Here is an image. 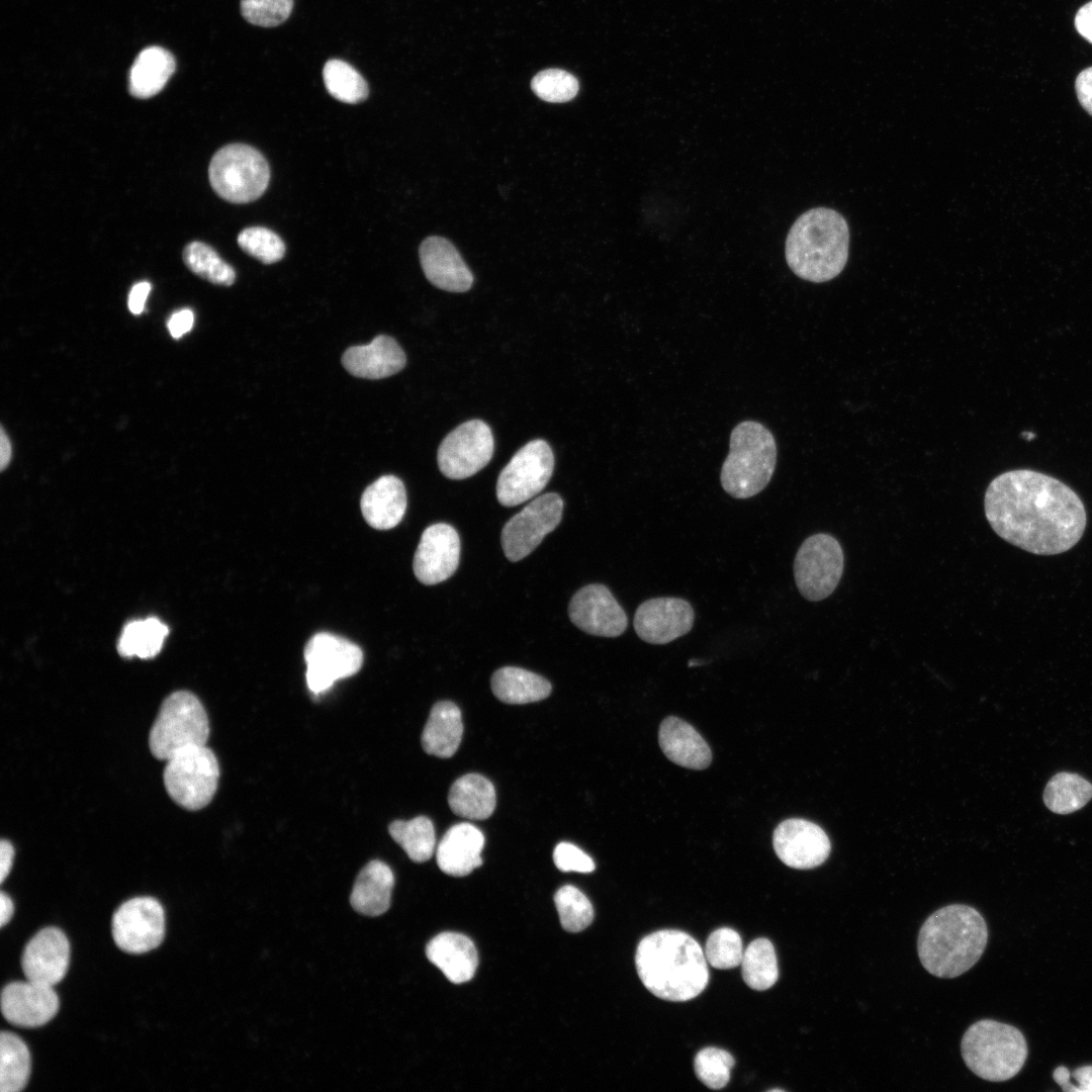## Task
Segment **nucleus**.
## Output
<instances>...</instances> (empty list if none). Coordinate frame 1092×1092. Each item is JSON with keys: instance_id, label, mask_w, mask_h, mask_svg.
<instances>
[{"instance_id": "1", "label": "nucleus", "mask_w": 1092, "mask_h": 1092, "mask_svg": "<svg viewBox=\"0 0 1092 1092\" xmlns=\"http://www.w3.org/2000/svg\"><path fill=\"white\" fill-rule=\"evenodd\" d=\"M984 508L998 536L1036 555L1070 550L1087 522L1083 502L1070 486L1030 469L996 476L986 489Z\"/></svg>"}, {"instance_id": "2", "label": "nucleus", "mask_w": 1092, "mask_h": 1092, "mask_svg": "<svg viewBox=\"0 0 1092 1092\" xmlns=\"http://www.w3.org/2000/svg\"><path fill=\"white\" fill-rule=\"evenodd\" d=\"M700 944L679 930H658L639 942L638 976L654 996L672 1002L694 999L708 985L709 972Z\"/></svg>"}, {"instance_id": "3", "label": "nucleus", "mask_w": 1092, "mask_h": 1092, "mask_svg": "<svg viewBox=\"0 0 1092 1092\" xmlns=\"http://www.w3.org/2000/svg\"><path fill=\"white\" fill-rule=\"evenodd\" d=\"M987 941L988 928L981 913L968 905L951 904L933 912L922 924L918 957L928 973L950 979L980 960Z\"/></svg>"}, {"instance_id": "4", "label": "nucleus", "mask_w": 1092, "mask_h": 1092, "mask_svg": "<svg viewBox=\"0 0 1092 1092\" xmlns=\"http://www.w3.org/2000/svg\"><path fill=\"white\" fill-rule=\"evenodd\" d=\"M849 231L836 210L812 208L801 214L786 240V260L801 279L821 283L841 273L848 258Z\"/></svg>"}, {"instance_id": "5", "label": "nucleus", "mask_w": 1092, "mask_h": 1092, "mask_svg": "<svg viewBox=\"0 0 1092 1092\" xmlns=\"http://www.w3.org/2000/svg\"><path fill=\"white\" fill-rule=\"evenodd\" d=\"M777 464V443L772 433L756 421H743L730 434L729 452L720 481L732 497L749 498L770 481Z\"/></svg>"}, {"instance_id": "6", "label": "nucleus", "mask_w": 1092, "mask_h": 1092, "mask_svg": "<svg viewBox=\"0 0 1092 1092\" xmlns=\"http://www.w3.org/2000/svg\"><path fill=\"white\" fill-rule=\"evenodd\" d=\"M961 1053L975 1075L987 1081L1002 1082L1020 1072L1028 1048L1024 1035L1015 1026L982 1019L964 1033Z\"/></svg>"}, {"instance_id": "7", "label": "nucleus", "mask_w": 1092, "mask_h": 1092, "mask_svg": "<svg viewBox=\"0 0 1092 1092\" xmlns=\"http://www.w3.org/2000/svg\"><path fill=\"white\" fill-rule=\"evenodd\" d=\"M209 721L200 700L188 691H177L161 704L149 734L152 754L168 760L179 750L206 745Z\"/></svg>"}, {"instance_id": "8", "label": "nucleus", "mask_w": 1092, "mask_h": 1092, "mask_svg": "<svg viewBox=\"0 0 1092 1092\" xmlns=\"http://www.w3.org/2000/svg\"><path fill=\"white\" fill-rule=\"evenodd\" d=\"M209 182L215 193L233 203L258 199L267 189L270 168L264 156L245 144L222 147L212 157Z\"/></svg>"}, {"instance_id": "9", "label": "nucleus", "mask_w": 1092, "mask_h": 1092, "mask_svg": "<svg viewBox=\"0 0 1092 1092\" xmlns=\"http://www.w3.org/2000/svg\"><path fill=\"white\" fill-rule=\"evenodd\" d=\"M163 782L170 798L190 811L206 807L218 786L219 764L206 745L183 748L166 760Z\"/></svg>"}, {"instance_id": "10", "label": "nucleus", "mask_w": 1092, "mask_h": 1092, "mask_svg": "<svg viewBox=\"0 0 1092 1092\" xmlns=\"http://www.w3.org/2000/svg\"><path fill=\"white\" fill-rule=\"evenodd\" d=\"M842 548L833 536L818 533L799 547L794 560V578L799 593L810 602L829 597L843 572Z\"/></svg>"}, {"instance_id": "11", "label": "nucleus", "mask_w": 1092, "mask_h": 1092, "mask_svg": "<svg viewBox=\"0 0 1092 1092\" xmlns=\"http://www.w3.org/2000/svg\"><path fill=\"white\" fill-rule=\"evenodd\" d=\"M554 455L549 444L532 440L518 450L500 471L496 497L500 505L514 507L537 495L550 480Z\"/></svg>"}, {"instance_id": "12", "label": "nucleus", "mask_w": 1092, "mask_h": 1092, "mask_svg": "<svg viewBox=\"0 0 1092 1092\" xmlns=\"http://www.w3.org/2000/svg\"><path fill=\"white\" fill-rule=\"evenodd\" d=\"M308 690L318 695L336 680L356 674L363 664L361 648L350 640L328 632L313 635L303 651Z\"/></svg>"}, {"instance_id": "13", "label": "nucleus", "mask_w": 1092, "mask_h": 1092, "mask_svg": "<svg viewBox=\"0 0 1092 1092\" xmlns=\"http://www.w3.org/2000/svg\"><path fill=\"white\" fill-rule=\"evenodd\" d=\"M494 450L490 428L481 420H470L451 431L441 442L437 461L450 479L470 477L485 467Z\"/></svg>"}, {"instance_id": "14", "label": "nucleus", "mask_w": 1092, "mask_h": 1092, "mask_svg": "<svg viewBox=\"0 0 1092 1092\" xmlns=\"http://www.w3.org/2000/svg\"><path fill=\"white\" fill-rule=\"evenodd\" d=\"M563 500L555 492L534 498L504 526L502 547L510 561L528 556L560 523Z\"/></svg>"}, {"instance_id": "15", "label": "nucleus", "mask_w": 1092, "mask_h": 1092, "mask_svg": "<svg viewBox=\"0 0 1092 1092\" xmlns=\"http://www.w3.org/2000/svg\"><path fill=\"white\" fill-rule=\"evenodd\" d=\"M115 944L128 953H145L157 948L165 936V912L152 897H135L122 903L111 923Z\"/></svg>"}, {"instance_id": "16", "label": "nucleus", "mask_w": 1092, "mask_h": 1092, "mask_svg": "<svg viewBox=\"0 0 1092 1092\" xmlns=\"http://www.w3.org/2000/svg\"><path fill=\"white\" fill-rule=\"evenodd\" d=\"M694 622L695 611L688 601L660 597L646 600L638 606L633 626L644 642L663 645L688 634Z\"/></svg>"}, {"instance_id": "17", "label": "nucleus", "mask_w": 1092, "mask_h": 1092, "mask_svg": "<svg viewBox=\"0 0 1092 1092\" xmlns=\"http://www.w3.org/2000/svg\"><path fill=\"white\" fill-rule=\"evenodd\" d=\"M571 622L587 634L618 637L628 627V617L611 590L592 583L578 589L568 606Z\"/></svg>"}, {"instance_id": "18", "label": "nucleus", "mask_w": 1092, "mask_h": 1092, "mask_svg": "<svg viewBox=\"0 0 1092 1092\" xmlns=\"http://www.w3.org/2000/svg\"><path fill=\"white\" fill-rule=\"evenodd\" d=\"M772 844L778 857L798 870L820 866L831 849L829 838L820 826L799 818L780 823L774 831Z\"/></svg>"}, {"instance_id": "19", "label": "nucleus", "mask_w": 1092, "mask_h": 1092, "mask_svg": "<svg viewBox=\"0 0 1092 1092\" xmlns=\"http://www.w3.org/2000/svg\"><path fill=\"white\" fill-rule=\"evenodd\" d=\"M459 559L460 539L457 531L448 524L438 523L423 532L413 568L419 581L433 585L452 576L459 565Z\"/></svg>"}, {"instance_id": "20", "label": "nucleus", "mask_w": 1092, "mask_h": 1092, "mask_svg": "<svg viewBox=\"0 0 1092 1092\" xmlns=\"http://www.w3.org/2000/svg\"><path fill=\"white\" fill-rule=\"evenodd\" d=\"M59 1007L53 987L29 980L9 983L1 992L2 1015L16 1026H42L57 1015Z\"/></svg>"}, {"instance_id": "21", "label": "nucleus", "mask_w": 1092, "mask_h": 1092, "mask_svg": "<svg viewBox=\"0 0 1092 1092\" xmlns=\"http://www.w3.org/2000/svg\"><path fill=\"white\" fill-rule=\"evenodd\" d=\"M70 963V942L62 930L46 927L26 943L21 957V969L31 982L54 987L67 974Z\"/></svg>"}, {"instance_id": "22", "label": "nucleus", "mask_w": 1092, "mask_h": 1092, "mask_svg": "<svg viewBox=\"0 0 1092 1092\" xmlns=\"http://www.w3.org/2000/svg\"><path fill=\"white\" fill-rule=\"evenodd\" d=\"M419 255L427 279L436 287L450 292H465L471 288L473 275L447 239L428 237L421 244Z\"/></svg>"}, {"instance_id": "23", "label": "nucleus", "mask_w": 1092, "mask_h": 1092, "mask_svg": "<svg viewBox=\"0 0 1092 1092\" xmlns=\"http://www.w3.org/2000/svg\"><path fill=\"white\" fill-rule=\"evenodd\" d=\"M405 362L399 344L386 335L375 337L367 345L350 347L342 356V364L350 374L366 379L391 376L399 372Z\"/></svg>"}, {"instance_id": "24", "label": "nucleus", "mask_w": 1092, "mask_h": 1092, "mask_svg": "<svg viewBox=\"0 0 1092 1092\" xmlns=\"http://www.w3.org/2000/svg\"><path fill=\"white\" fill-rule=\"evenodd\" d=\"M484 846L482 832L470 823L451 826L443 835L436 850V860L442 872L453 877H464L482 863Z\"/></svg>"}, {"instance_id": "25", "label": "nucleus", "mask_w": 1092, "mask_h": 1092, "mask_svg": "<svg viewBox=\"0 0 1092 1092\" xmlns=\"http://www.w3.org/2000/svg\"><path fill=\"white\" fill-rule=\"evenodd\" d=\"M360 507L370 527L388 530L397 526L406 510V491L403 482L394 475L379 477L362 493Z\"/></svg>"}, {"instance_id": "26", "label": "nucleus", "mask_w": 1092, "mask_h": 1092, "mask_svg": "<svg viewBox=\"0 0 1092 1092\" xmlns=\"http://www.w3.org/2000/svg\"><path fill=\"white\" fill-rule=\"evenodd\" d=\"M658 742L665 756L680 766L704 769L712 761L711 749L701 734L677 717L669 716L661 722Z\"/></svg>"}, {"instance_id": "27", "label": "nucleus", "mask_w": 1092, "mask_h": 1092, "mask_svg": "<svg viewBox=\"0 0 1092 1092\" xmlns=\"http://www.w3.org/2000/svg\"><path fill=\"white\" fill-rule=\"evenodd\" d=\"M426 954L454 984L471 980L478 965L477 951L471 939L456 932H443L435 936L428 943Z\"/></svg>"}, {"instance_id": "28", "label": "nucleus", "mask_w": 1092, "mask_h": 1092, "mask_svg": "<svg viewBox=\"0 0 1092 1092\" xmlns=\"http://www.w3.org/2000/svg\"><path fill=\"white\" fill-rule=\"evenodd\" d=\"M394 876L385 862L369 861L358 874L350 896L355 911L366 916H379L390 907Z\"/></svg>"}, {"instance_id": "29", "label": "nucleus", "mask_w": 1092, "mask_h": 1092, "mask_svg": "<svg viewBox=\"0 0 1092 1092\" xmlns=\"http://www.w3.org/2000/svg\"><path fill=\"white\" fill-rule=\"evenodd\" d=\"M463 734L461 711L450 701L436 703L424 727L421 742L426 753L448 758L457 751Z\"/></svg>"}, {"instance_id": "30", "label": "nucleus", "mask_w": 1092, "mask_h": 1092, "mask_svg": "<svg viewBox=\"0 0 1092 1092\" xmlns=\"http://www.w3.org/2000/svg\"><path fill=\"white\" fill-rule=\"evenodd\" d=\"M175 68V59L169 51L161 47L144 49L129 70V93L136 98H150L158 94Z\"/></svg>"}, {"instance_id": "31", "label": "nucleus", "mask_w": 1092, "mask_h": 1092, "mask_svg": "<svg viewBox=\"0 0 1092 1092\" xmlns=\"http://www.w3.org/2000/svg\"><path fill=\"white\" fill-rule=\"evenodd\" d=\"M495 800L492 783L477 774H468L457 779L448 794L452 812L472 820L487 819L494 811Z\"/></svg>"}, {"instance_id": "32", "label": "nucleus", "mask_w": 1092, "mask_h": 1092, "mask_svg": "<svg viewBox=\"0 0 1092 1092\" xmlns=\"http://www.w3.org/2000/svg\"><path fill=\"white\" fill-rule=\"evenodd\" d=\"M491 691L502 702L522 705L546 699L551 693V684L543 676L530 670L504 666L491 676Z\"/></svg>"}, {"instance_id": "33", "label": "nucleus", "mask_w": 1092, "mask_h": 1092, "mask_svg": "<svg viewBox=\"0 0 1092 1092\" xmlns=\"http://www.w3.org/2000/svg\"><path fill=\"white\" fill-rule=\"evenodd\" d=\"M31 1070L27 1045L16 1034H0V1091L19 1092L28 1082Z\"/></svg>"}, {"instance_id": "34", "label": "nucleus", "mask_w": 1092, "mask_h": 1092, "mask_svg": "<svg viewBox=\"0 0 1092 1092\" xmlns=\"http://www.w3.org/2000/svg\"><path fill=\"white\" fill-rule=\"evenodd\" d=\"M168 632V627L157 618L131 621L122 630L118 652L124 657L152 658L162 649Z\"/></svg>"}, {"instance_id": "35", "label": "nucleus", "mask_w": 1092, "mask_h": 1092, "mask_svg": "<svg viewBox=\"0 0 1092 1092\" xmlns=\"http://www.w3.org/2000/svg\"><path fill=\"white\" fill-rule=\"evenodd\" d=\"M1092 799V784L1079 775L1059 772L1048 783L1043 792L1045 806L1054 813L1070 814Z\"/></svg>"}, {"instance_id": "36", "label": "nucleus", "mask_w": 1092, "mask_h": 1092, "mask_svg": "<svg viewBox=\"0 0 1092 1092\" xmlns=\"http://www.w3.org/2000/svg\"><path fill=\"white\" fill-rule=\"evenodd\" d=\"M388 831L413 861L424 862L432 857L436 847V835L434 825L428 817L418 816L408 821L395 820L389 824Z\"/></svg>"}, {"instance_id": "37", "label": "nucleus", "mask_w": 1092, "mask_h": 1092, "mask_svg": "<svg viewBox=\"0 0 1092 1092\" xmlns=\"http://www.w3.org/2000/svg\"><path fill=\"white\" fill-rule=\"evenodd\" d=\"M745 984L757 991L772 987L779 978L775 947L767 938H757L749 943L741 962Z\"/></svg>"}, {"instance_id": "38", "label": "nucleus", "mask_w": 1092, "mask_h": 1092, "mask_svg": "<svg viewBox=\"0 0 1092 1092\" xmlns=\"http://www.w3.org/2000/svg\"><path fill=\"white\" fill-rule=\"evenodd\" d=\"M323 78L328 92L337 100L356 104L364 101L368 96V85L365 79L350 64L333 59L328 61L323 69Z\"/></svg>"}, {"instance_id": "39", "label": "nucleus", "mask_w": 1092, "mask_h": 1092, "mask_svg": "<svg viewBox=\"0 0 1092 1092\" xmlns=\"http://www.w3.org/2000/svg\"><path fill=\"white\" fill-rule=\"evenodd\" d=\"M186 266L203 279L222 286L235 282L236 272L225 263L210 246L201 242H192L183 252Z\"/></svg>"}, {"instance_id": "40", "label": "nucleus", "mask_w": 1092, "mask_h": 1092, "mask_svg": "<svg viewBox=\"0 0 1092 1092\" xmlns=\"http://www.w3.org/2000/svg\"><path fill=\"white\" fill-rule=\"evenodd\" d=\"M555 906L563 929L579 932L593 922L594 909L589 900L577 888L566 885L554 895Z\"/></svg>"}, {"instance_id": "41", "label": "nucleus", "mask_w": 1092, "mask_h": 1092, "mask_svg": "<svg viewBox=\"0 0 1092 1092\" xmlns=\"http://www.w3.org/2000/svg\"><path fill=\"white\" fill-rule=\"evenodd\" d=\"M742 940L739 933L728 927L713 931L706 942L705 957L715 969L728 970L741 965Z\"/></svg>"}, {"instance_id": "42", "label": "nucleus", "mask_w": 1092, "mask_h": 1092, "mask_svg": "<svg viewBox=\"0 0 1092 1092\" xmlns=\"http://www.w3.org/2000/svg\"><path fill=\"white\" fill-rule=\"evenodd\" d=\"M734 1058L728 1052L717 1048L701 1050L694 1061L695 1073L707 1087L719 1090L725 1087L734 1067Z\"/></svg>"}, {"instance_id": "43", "label": "nucleus", "mask_w": 1092, "mask_h": 1092, "mask_svg": "<svg viewBox=\"0 0 1092 1092\" xmlns=\"http://www.w3.org/2000/svg\"><path fill=\"white\" fill-rule=\"evenodd\" d=\"M240 248L264 264H273L285 254V245L281 238L263 226H251L238 236Z\"/></svg>"}, {"instance_id": "44", "label": "nucleus", "mask_w": 1092, "mask_h": 1092, "mask_svg": "<svg viewBox=\"0 0 1092 1092\" xmlns=\"http://www.w3.org/2000/svg\"><path fill=\"white\" fill-rule=\"evenodd\" d=\"M533 92L542 100L561 103L571 100L578 91V82L570 73L560 69L539 72L532 80Z\"/></svg>"}, {"instance_id": "45", "label": "nucleus", "mask_w": 1092, "mask_h": 1092, "mask_svg": "<svg viewBox=\"0 0 1092 1092\" xmlns=\"http://www.w3.org/2000/svg\"><path fill=\"white\" fill-rule=\"evenodd\" d=\"M293 0H241V13L251 24L272 27L291 13Z\"/></svg>"}, {"instance_id": "46", "label": "nucleus", "mask_w": 1092, "mask_h": 1092, "mask_svg": "<svg viewBox=\"0 0 1092 1092\" xmlns=\"http://www.w3.org/2000/svg\"><path fill=\"white\" fill-rule=\"evenodd\" d=\"M553 860L561 872L592 873L596 868L589 855L569 842H560L555 846Z\"/></svg>"}, {"instance_id": "47", "label": "nucleus", "mask_w": 1092, "mask_h": 1092, "mask_svg": "<svg viewBox=\"0 0 1092 1092\" xmlns=\"http://www.w3.org/2000/svg\"><path fill=\"white\" fill-rule=\"evenodd\" d=\"M1075 88L1081 106L1092 116V67L1079 73Z\"/></svg>"}, {"instance_id": "48", "label": "nucleus", "mask_w": 1092, "mask_h": 1092, "mask_svg": "<svg viewBox=\"0 0 1092 1092\" xmlns=\"http://www.w3.org/2000/svg\"><path fill=\"white\" fill-rule=\"evenodd\" d=\"M193 323L194 314L192 310L182 309L172 314L167 323V327L171 336L178 339L192 329Z\"/></svg>"}, {"instance_id": "49", "label": "nucleus", "mask_w": 1092, "mask_h": 1092, "mask_svg": "<svg viewBox=\"0 0 1092 1092\" xmlns=\"http://www.w3.org/2000/svg\"><path fill=\"white\" fill-rule=\"evenodd\" d=\"M1068 1077L1074 1079L1075 1083L1068 1085L1064 1091L1092 1092V1065L1079 1067L1072 1073L1069 1071Z\"/></svg>"}, {"instance_id": "50", "label": "nucleus", "mask_w": 1092, "mask_h": 1092, "mask_svg": "<svg viewBox=\"0 0 1092 1092\" xmlns=\"http://www.w3.org/2000/svg\"><path fill=\"white\" fill-rule=\"evenodd\" d=\"M150 290L151 284L148 281H142L132 286L127 300L128 309L131 313L140 314L144 310Z\"/></svg>"}, {"instance_id": "51", "label": "nucleus", "mask_w": 1092, "mask_h": 1092, "mask_svg": "<svg viewBox=\"0 0 1092 1092\" xmlns=\"http://www.w3.org/2000/svg\"><path fill=\"white\" fill-rule=\"evenodd\" d=\"M1075 27L1079 34L1092 43V1L1082 6L1076 13Z\"/></svg>"}, {"instance_id": "52", "label": "nucleus", "mask_w": 1092, "mask_h": 1092, "mask_svg": "<svg viewBox=\"0 0 1092 1092\" xmlns=\"http://www.w3.org/2000/svg\"><path fill=\"white\" fill-rule=\"evenodd\" d=\"M14 858V847L9 840L2 839L0 843V882L3 883L8 877Z\"/></svg>"}, {"instance_id": "53", "label": "nucleus", "mask_w": 1092, "mask_h": 1092, "mask_svg": "<svg viewBox=\"0 0 1092 1092\" xmlns=\"http://www.w3.org/2000/svg\"><path fill=\"white\" fill-rule=\"evenodd\" d=\"M11 443L3 427L0 428V469L3 471L11 460Z\"/></svg>"}, {"instance_id": "54", "label": "nucleus", "mask_w": 1092, "mask_h": 1092, "mask_svg": "<svg viewBox=\"0 0 1092 1092\" xmlns=\"http://www.w3.org/2000/svg\"><path fill=\"white\" fill-rule=\"evenodd\" d=\"M0 926L3 927L10 921L14 913V904L4 891L0 894Z\"/></svg>"}]
</instances>
